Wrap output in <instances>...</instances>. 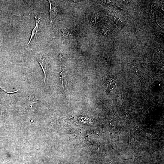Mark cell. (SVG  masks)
<instances>
[{
  "label": "cell",
  "mask_w": 164,
  "mask_h": 164,
  "mask_svg": "<svg viewBox=\"0 0 164 164\" xmlns=\"http://www.w3.org/2000/svg\"><path fill=\"white\" fill-rule=\"evenodd\" d=\"M34 18L36 21V24L35 28L32 30L31 36L30 38L29 42L28 44H27V45H29L30 44L33 38L35 36V35H37L38 32L39 31L38 26L39 23L41 21V19L35 17Z\"/></svg>",
  "instance_id": "obj_3"
},
{
  "label": "cell",
  "mask_w": 164,
  "mask_h": 164,
  "mask_svg": "<svg viewBox=\"0 0 164 164\" xmlns=\"http://www.w3.org/2000/svg\"><path fill=\"white\" fill-rule=\"evenodd\" d=\"M62 32L63 37L66 38H72L76 34V32L74 30L66 28V27H65L63 29Z\"/></svg>",
  "instance_id": "obj_2"
},
{
  "label": "cell",
  "mask_w": 164,
  "mask_h": 164,
  "mask_svg": "<svg viewBox=\"0 0 164 164\" xmlns=\"http://www.w3.org/2000/svg\"><path fill=\"white\" fill-rule=\"evenodd\" d=\"M50 5L49 13L50 14V24L53 25L59 13V10L55 4L51 1H48Z\"/></svg>",
  "instance_id": "obj_1"
}]
</instances>
